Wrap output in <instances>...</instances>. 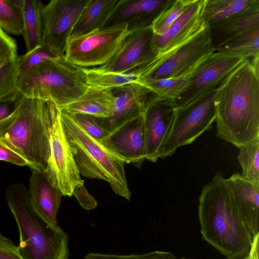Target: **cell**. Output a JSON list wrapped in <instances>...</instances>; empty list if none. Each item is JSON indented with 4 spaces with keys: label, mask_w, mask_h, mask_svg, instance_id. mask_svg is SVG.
<instances>
[{
    "label": "cell",
    "mask_w": 259,
    "mask_h": 259,
    "mask_svg": "<svg viewBox=\"0 0 259 259\" xmlns=\"http://www.w3.org/2000/svg\"><path fill=\"white\" fill-rule=\"evenodd\" d=\"M217 135L237 148L259 138V55L219 84L214 99Z\"/></svg>",
    "instance_id": "cell-1"
},
{
    "label": "cell",
    "mask_w": 259,
    "mask_h": 259,
    "mask_svg": "<svg viewBox=\"0 0 259 259\" xmlns=\"http://www.w3.org/2000/svg\"><path fill=\"white\" fill-rule=\"evenodd\" d=\"M199 200L202 239L228 259L248 256L254 237L236 204L227 179L220 171L203 186Z\"/></svg>",
    "instance_id": "cell-2"
},
{
    "label": "cell",
    "mask_w": 259,
    "mask_h": 259,
    "mask_svg": "<svg viewBox=\"0 0 259 259\" xmlns=\"http://www.w3.org/2000/svg\"><path fill=\"white\" fill-rule=\"evenodd\" d=\"M58 107L20 95L13 113L0 121V141L20 154L32 170L47 169L50 129Z\"/></svg>",
    "instance_id": "cell-3"
},
{
    "label": "cell",
    "mask_w": 259,
    "mask_h": 259,
    "mask_svg": "<svg viewBox=\"0 0 259 259\" xmlns=\"http://www.w3.org/2000/svg\"><path fill=\"white\" fill-rule=\"evenodd\" d=\"M18 226L19 251L24 259H68L67 234L46 222L35 210L28 189L22 184L10 185L5 193Z\"/></svg>",
    "instance_id": "cell-4"
},
{
    "label": "cell",
    "mask_w": 259,
    "mask_h": 259,
    "mask_svg": "<svg viewBox=\"0 0 259 259\" xmlns=\"http://www.w3.org/2000/svg\"><path fill=\"white\" fill-rule=\"evenodd\" d=\"M61 118L80 174L89 179L108 182L116 194L130 200L131 193L124 163L105 149L84 131L70 114L62 109Z\"/></svg>",
    "instance_id": "cell-5"
},
{
    "label": "cell",
    "mask_w": 259,
    "mask_h": 259,
    "mask_svg": "<svg viewBox=\"0 0 259 259\" xmlns=\"http://www.w3.org/2000/svg\"><path fill=\"white\" fill-rule=\"evenodd\" d=\"M82 68L55 57L18 78L17 89L27 98L51 101L62 108L75 101L87 90Z\"/></svg>",
    "instance_id": "cell-6"
},
{
    "label": "cell",
    "mask_w": 259,
    "mask_h": 259,
    "mask_svg": "<svg viewBox=\"0 0 259 259\" xmlns=\"http://www.w3.org/2000/svg\"><path fill=\"white\" fill-rule=\"evenodd\" d=\"M214 52L207 25L180 47L167 53L154 54L139 66L142 80L193 76L199 66Z\"/></svg>",
    "instance_id": "cell-7"
},
{
    "label": "cell",
    "mask_w": 259,
    "mask_h": 259,
    "mask_svg": "<svg viewBox=\"0 0 259 259\" xmlns=\"http://www.w3.org/2000/svg\"><path fill=\"white\" fill-rule=\"evenodd\" d=\"M130 31L128 23L123 22L70 36L63 57L80 68L103 66L119 50Z\"/></svg>",
    "instance_id": "cell-8"
},
{
    "label": "cell",
    "mask_w": 259,
    "mask_h": 259,
    "mask_svg": "<svg viewBox=\"0 0 259 259\" xmlns=\"http://www.w3.org/2000/svg\"><path fill=\"white\" fill-rule=\"evenodd\" d=\"M218 88L198 100L174 107L173 121L159 158L171 156L178 148L192 143L211 128L216 117L214 99Z\"/></svg>",
    "instance_id": "cell-9"
},
{
    "label": "cell",
    "mask_w": 259,
    "mask_h": 259,
    "mask_svg": "<svg viewBox=\"0 0 259 259\" xmlns=\"http://www.w3.org/2000/svg\"><path fill=\"white\" fill-rule=\"evenodd\" d=\"M87 0H52L41 10L42 46L63 57L67 41Z\"/></svg>",
    "instance_id": "cell-10"
},
{
    "label": "cell",
    "mask_w": 259,
    "mask_h": 259,
    "mask_svg": "<svg viewBox=\"0 0 259 259\" xmlns=\"http://www.w3.org/2000/svg\"><path fill=\"white\" fill-rule=\"evenodd\" d=\"M50 156L46 172L63 196H71L75 188L83 184L62 122L58 107L50 132Z\"/></svg>",
    "instance_id": "cell-11"
},
{
    "label": "cell",
    "mask_w": 259,
    "mask_h": 259,
    "mask_svg": "<svg viewBox=\"0 0 259 259\" xmlns=\"http://www.w3.org/2000/svg\"><path fill=\"white\" fill-rule=\"evenodd\" d=\"M248 59L240 55L215 51L199 66L189 88L175 102V107L184 106L203 98Z\"/></svg>",
    "instance_id": "cell-12"
},
{
    "label": "cell",
    "mask_w": 259,
    "mask_h": 259,
    "mask_svg": "<svg viewBox=\"0 0 259 259\" xmlns=\"http://www.w3.org/2000/svg\"><path fill=\"white\" fill-rule=\"evenodd\" d=\"M206 0L192 3L162 35L152 34L150 49L154 54H163L177 49L193 38L207 25L204 18Z\"/></svg>",
    "instance_id": "cell-13"
},
{
    "label": "cell",
    "mask_w": 259,
    "mask_h": 259,
    "mask_svg": "<svg viewBox=\"0 0 259 259\" xmlns=\"http://www.w3.org/2000/svg\"><path fill=\"white\" fill-rule=\"evenodd\" d=\"M175 104L153 94L143 113L145 159L155 162L168 136L174 116Z\"/></svg>",
    "instance_id": "cell-14"
},
{
    "label": "cell",
    "mask_w": 259,
    "mask_h": 259,
    "mask_svg": "<svg viewBox=\"0 0 259 259\" xmlns=\"http://www.w3.org/2000/svg\"><path fill=\"white\" fill-rule=\"evenodd\" d=\"M143 114L120 124L100 142L103 147L124 163L145 159Z\"/></svg>",
    "instance_id": "cell-15"
},
{
    "label": "cell",
    "mask_w": 259,
    "mask_h": 259,
    "mask_svg": "<svg viewBox=\"0 0 259 259\" xmlns=\"http://www.w3.org/2000/svg\"><path fill=\"white\" fill-rule=\"evenodd\" d=\"M152 34L150 23L131 29L114 57L105 65L95 68L103 71L119 72L143 65L154 55L150 49Z\"/></svg>",
    "instance_id": "cell-16"
},
{
    "label": "cell",
    "mask_w": 259,
    "mask_h": 259,
    "mask_svg": "<svg viewBox=\"0 0 259 259\" xmlns=\"http://www.w3.org/2000/svg\"><path fill=\"white\" fill-rule=\"evenodd\" d=\"M113 112L107 118H98L109 133L125 121L144 113L153 94L141 83H134L116 89Z\"/></svg>",
    "instance_id": "cell-17"
},
{
    "label": "cell",
    "mask_w": 259,
    "mask_h": 259,
    "mask_svg": "<svg viewBox=\"0 0 259 259\" xmlns=\"http://www.w3.org/2000/svg\"><path fill=\"white\" fill-rule=\"evenodd\" d=\"M28 190L31 202L37 213L50 225H58L57 214L63 194L53 184L45 171L32 170Z\"/></svg>",
    "instance_id": "cell-18"
},
{
    "label": "cell",
    "mask_w": 259,
    "mask_h": 259,
    "mask_svg": "<svg viewBox=\"0 0 259 259\" xmlns=\"http://www.w3.org/2000/svg\"><path fill=\"white\" fill-rule=\"evenodd\" d=\"M233 199L252 235L259 234V182L234 174L227 179Z\"/></svg>",
    "instance_id": "cell-19"
},
{
    "label": "cell",
    "mask_w": 259,
    "mask_h": 259,
    "mask_svg": "<svg viewBox=\"0 0 259 259\" xmlns=\"http://www.w3.org/2000/svg\"><path fill=\"white\" fill-rule=\"evenodd\" d=\"M257 28H259V0L245 11L209 26L215 49Z\"/></svg>",
    "instance_id": "cell-20"
},
{
    "label": "cell",
    "mask_w": 259,
    "mask_h": 259,
    "mask_svg": "<svg viewBox=\"0 0 259 259\" xmlns=\"http://www.w3.org/2000/svg\"><path fill=\"white\" fill-rule=\"evenodd\" d=\"M114 100L113 89L89 85L81 96L61 109L72 115L83 114L107 118L113 112Z\"/></svg>",
    "instance_id": "cell-21"
},
{
    "label": "cell",
    "mask_w": 259,
    "mask_h": 259,
    "mask_svg": "<svg viewBox=\"0 0 259 259\" xmlns=\"http://www.w3.org/2000/svg\"><path fill=\"white\" fill-rule=\"evenodd\" d=\"M119 0H87L70 36L106 26Z\"/></svg>",
    "instance_id": "cell-22"
},
{
    "label": "cell",
    "mask_w": 259,
    "mask_h": 259,
    "mask_svg": "<svg viewBox=\"0 0 259 259\" xmlns=\"http://www.w3.org/2000/svg\"><path fill=\"white\" fill-rule=\"evenodd\" d=\"M167 0H119L106 26L126 22L130 25L137 18L158 14Z\"/></svg>",
    "instance_id": "cell-23"
},
{
    "label": "cell",
    "mask_w": 259,
    "mask_h": 259,
    "mask_svg": "<svg viewBox=\"0 0 259 259\" xmlns=\"http://www.w3.org/2000/svg\"><path fill=\"white\" fill-rule=\"evenodd\" d=\"M44 4L36 0H21L23 36L26 52L42 46L41 10Z\"/></svg>",
    "instance_id": "cell-24"
},
{
    "label": "cell",
    "mask_w": 259,
    "mask_h": 259,
    "mask_svg": "<svg viewBox=\"0 0 259 259\" xmlns=\"http://www.w3.org/2000/svg\"><path fill=\"white\" fill-rule=\"evenodd\" d=\"M81 68L89 85L114 90L134 83H140L141 81L139 73L136 68L119 72L103 71L95 67Z\"/></svg>",
    "instance_id": "cell-25"
},
{
    "label": "cell",
    "mask_w": 259,
    "mask_h": 259,
    "mask_svg": "<svg viewBox=\"0 0 259 259\" xmlns=\"http://www.w3.org/2000/svg\"><path fill=\"white\" fill-rule=\"evenodd\" d=\"M193 76L161 79L146 78L140 83L158 99L175 102L189 88Z\"/></svg>",
    "instance_id": "cell-26"
},
{
    "label": "cell",
    "mask_w": 259,
    "mask_h": 259,
    "mask_svg": "<svg viewBox=\"0 0 259 259\" xmlns=\"http://www.w3.org/2000/svg\"><path fill=\"white\" fill-rule=\"evenodd\" d=\"M257 0H206L204 18L211 25L240 13L253 5Z\"/></svg>",
    "instance_id": "cell-27"
},
{
    "label": "cell",
    "mask_w": 259,
    "mask_h": 259,
    "mask_svg": "<svg viewBox=\"0 0 259 259\" xmlns=\"http://www.w3.org/2000/svg\"><path fill=\"white\" fill-rule=\"evenodd\" d=\"M215 52L240 55L248 58L259 55V28L244 33L215 49Z\"/></svg>",
    "instance_id": "cell-28"
},
{
    "label": "cell",
    "mask_w": 259,
    "mask_h": 259,
    "mask_svg": "<svg viewBox=\"0 0 259 259\" xmlns=\"http://www.w3.org/2000/svg\"><path fill=\"white\" fill-rule=\"evenodd\" d=\"M193 0H167L161 11L152 20L150 25L153 35L165 33L171 24L177 19Z\"/></svg>",
    "instance_id": "cell-29"
},
{
    "label": "cell",
    "mask_w": 259,
    "mask_h": 259,
    "mask_svg": "<svg viewBox=\"0 0 259 259\" xmlns=\"http://www.w3.org/2000/svg\"><path fill=\"white\" fill-rule=\"evenodd\" d=\"M0 28L7 34L22 35L21 0H0Z\"/></svg>",
    "instance_id": "cell-30"
},
{
    "label": "cell",
    "mask_w": 259,
    "mask_h": 259,
    "mask_svg": "<svg viewBox=\"0 0 259 259\" xmlns=\"http://www.w3.org/2000/svg\"><path fill=\"white\" fill-rule=\"evenodd\" d=\"M238 161L244 177L259 182V138L238 148Z\"/></svg>",
    "instance_id": "cell-31"
},
{
    "label": "cell",
    "mask_w": 259,
    "mask_h": 259,
    "mask_svg": "<svg viewBox=\"0 0 259 259\" xmlns=\"http://www.w3.org/2000/svg\"><path fill=\"white\" fill-rule=\"evenodd\" d=\"M55 57L41 46L17 57L16 67L18 78Z\"/></svg>",
    "instance_id": "cell-32"
},
{
    "label": "cell",
    "mask_w": 259,
    "mask_h": 259,
    "mask_svg": "<svg viewBox=\"0 0 259 259\" xmlns=\"http://www.w3.org/2000/svg\"><path fill=\"white\" fill-rule=\"evenodd\" d=\"M84 259H177L172 253L163 251H154L140 254H111L91 252Z\"/></svg>",
    "instance_id": "cell-33"
},
{
    "label": "cell",
    "mask_w": 259,
    "mask_h": 259,
    "mask_svg": "<svg viewBox=\"0 0 259 259\" xmlns=\"http://www.w3.org/2000/svg\"><path fill=\"white\" fill-rule=\"evenodd\" d=\"M71 115L85 132L99 142L109 133L103 127L98 118L83 114Z\"/></svg>",
    "instance_id": "cell-34"
},
{
    "label": "cell",
    "mask_w": 259,
    "mask_h": 259,
    "mask_svg": "<svg viewBox=\"0 0 259 259\" xmlns=\"http://www.w3.org/2000/svg\"><path fill=\"white\" fill-rule=\"evenodd\" d=\"M17 58V45L15 40L0 28V67Z\"/></svg>",
    "instance_id": "cell-35"
},
{
    "label": "cell",
    "mask_w": 259,
    "mask_h": 259,
    "mask_svg": "<svg viewBox=\"0 0 259 259\" xmlns=\"http://www.w3.org/2000/svg\"><path fill=\"white\" fill-rule=\"evenodd\" d=\"M0 259H24L18 246L0 233Z\"/></svg>",
    "instance_id": "cell-36"
},
{
    "label": "cell",
    "mask_w": 259,
    "mask_h": 259,
    "mask_svg": "<svg viewBox=\"0 0 259 259\" xmlns=\"http://www.w3.org/2000/svg\"><path fill=\"white\" fill-rule=\"evenodd\" d=\"M80 206L86 210H92L97 206L96 199L88 192L83 184L76 186L73 192Z\"/></svg>",
    "instance_id": "cell-37"
},
{
    "label": "cell",
    "mask_w": 259,
    "mask_h": 259,
    "mask_svg": "<svg viewBox=\"0 0 259 259\" xmlns=\"http://www.w3.org/2000/svg\"><path fill=\"white\" fill-rule=\"evenodd\" d=\"M0 160L24 166H28L27 161L18 153L0 141Z\"/></svg>",
    "instance_id": "cell-38"
},
{
    "label": "cell",
    "mask_w": 259,
    "mask_h": 259,
    "mask_svg": "<svg viewBox=\"0 0 259 259\" xmlns=\"http://www.w3.org/2000/svg\"><path fill=\"white\" fill-rule=\"evenodd\" d=\"M18 98L14 102H0V121L13 113L16 109Z\"/></svg>",
    "instance_id": "cell-39"
},
{
    "label": "cell",
    "mask_w": 259,
    "mask_h": 259,
    "mask_svg": "<svg viewBox=\"0 0 259 259\" xmlns=\"http://www.w3.org/2000/svg\"><path fill=\"white\" fill-rule=\"evenodd\" d=\"M181 259H187V258L182 257ZM241 259H258V257L249 254L248 256L243 258H241Z\"/></svg>",
    "instance_id": "cell-40"
}]
</instances>
